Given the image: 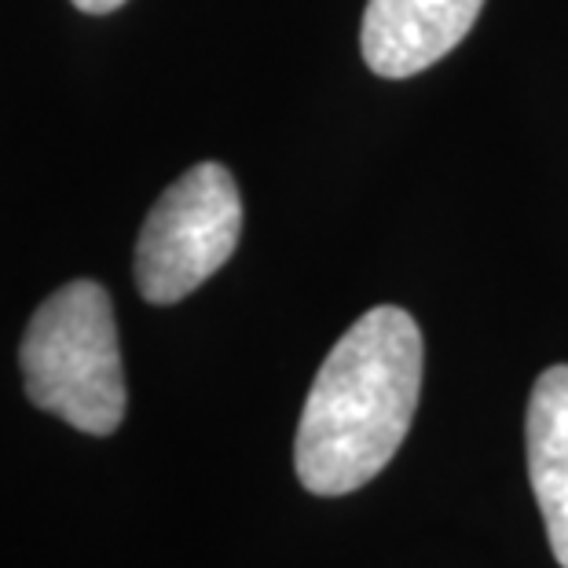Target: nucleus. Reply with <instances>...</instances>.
Returning a JSON list of instances; mask_svg holds the SVG:
<instances>
[{"label": "nucleus", "instance_id": "f257e3e1", "mask_svg": "<svg viewBox=\"0 0 568 568\" xmlns=\"http://www.w3.org/2000/svg\"><path fill=\"white\" fill-rule=\"evenodd\" d=\"M422 331L410 312L378 305L342 334L312 382L294 466L312 495H348L400 452L422 393Z\"/></svg>", "mask_w": 568, "mask_h": 568}, {"label": "nucleus", "instance_id": "f03ea898", "mask_svg": "<svg viewBox=\"0 0 568 568\" xmlns=\"http://www.w3.org/2000/svg\"><path fill=\"white\" fill-rule=\"evenodd\" d=\"M19 367L33 407L89 437H111L125 418V371L111 294L74 280L59 286L22 334Z\"/></svg>", "mask_w": 568, "mask_h": 568}, {"label": "nucleus", "instance_id": "7ed1b4c3", "mask_svg": "<svg viewBox=\"0 0 568 568\" xmlns=\"http://www.w3.org/2000/svg\"><path fill=\"white\" fill-rule=\"evenodd\" d=\"M243 235V199L224 165L202 162L151 205L136 239V286L151 305H176L216 275Z\"/></svg>", "mask_w": 568, "mask_h": 568}, {"label": "nucleus", "instance_id": "20e7f679", "mask_svg": "<svg viewBox=\"0 0 568 568\" xmlns=\"http://www.w3.org/2000/svg\"><path fill=\"white\" fill-rule=\"evenodd\" d=\"M485 0H367L359 48L378 78H410L452 55Z\"/></svg>", "mask_w": 568, "mask_h": 568}, {"label": "nucleus", "instance_id": "39448f33", "mask_svg": "<svg viewBox=\"0 0 568 568\" xmlns=\"http://www.w3.org/2000/svg\"><path fill=\"white\" fill-rule=\"evenodd\" d=\"M528 477L547 521L550 550L568 568V364L542 371L528 396L525 418Z\"/></svg>", "mask_w": 568, "mask_h": 568}, {"label": "nucleus", "instance_id": "423d86ee", "mask_svg": "<svg viewBox=\"0 0 568 568\" xmlns=\"http://www.w3.org/2000/svg\"><path fill=\"white\" fill-rule=\"evenodd\" d=\"M125 0H74V8L89 11V16H111V11L122 8Z\"/></svg>", "mask_w": 568, "mask_h": 568}]
</instances>
